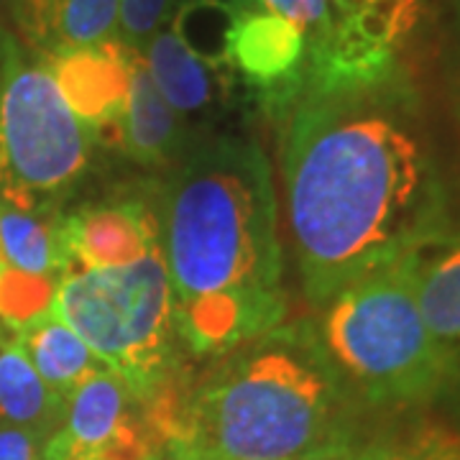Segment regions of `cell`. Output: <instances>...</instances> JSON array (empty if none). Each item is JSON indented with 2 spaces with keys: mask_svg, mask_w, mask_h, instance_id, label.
<instances>
[{
  "mask_svg": "<svg viewBox=\"0 0 460 460\" xmlns=\"http://www.w3.org/2000/svg\"><path fill=\"white\" fill-rule=\"evenodd\" d=\"M59 279L62 277L26 274L0 263V323L16 332L33 317L49 313Z\"/></svg>",
  "mask_w": 460,
  "mask_h": 460,
  "instance_id": "obj_20",
  "label": "cell"
},
{
  "mask_svg": "<svg viewBox=\"0 0 460 460\" xmlns=\"http://www.w3.org/2000/svg\"><path fill=\"white\" fill-rule=\"evenodd\" d=\"M11 335H13V330L5 328V325L0 323V341H5V338H11Z\"/></svg>",
  "mask_w": 460,
  "mask_h": 460,
  "instance_id": "obj_29",
  "label": "cell"
},
{
  "mask_svg": "<svg viewBox=\"0 0 460 460\" xmlns=\"http://www.w3.org/2000/svg\"><path fill=\"white\" fill-rule=\"evenodd\" d=\"M133 57L136 49L120 39H108L41 62L49 66L69 111L100 138L105 131L115 133L123 118L131 93Z\"/></svg>",
  "mask_w": 460,
  "mask_h": 460,
  "instance_id": "obj_10",
  "label": "cell"
},
{
  "mask_svg": "<svg viewBox=\"0 0 460 460\" xmlns=\"http://www.w3.org/2000/svg\"><path fill=\"white\" fill-rule=\"evenodd\" d=\"M279 123L289 235L314 310L447 233L443 181L399 75L302 95Z\"/></svg>",
  "mask_w": 460,
  "mask_h": 460,
  "instance_id": "obj_1",
  "label": "cell"
},
{
  "mask_svg": "<svg viewBox=\"0 0 460 460\" xmlns=\"http://www.w3.org/2000/svg\"><path fill=\"white\" fill-rule=\"evenodd\" d=\"M66 261L83 269H111L141 259L159 243L156 217L141 202H115L62 215Z\"/></svg>",
  "mask_w": 460,
  "mask_h": 460,
  "instance_id": "obj_11",
  "label": "cell"
},
{
  "mask_svg": "<svg viewBox=\"0 0 460 460\" xmlns=\"http://www.w3.org/2000/svg\"><path fill=\"white\" fill-rule=\"evenodd\" d=\"M13 335L0 341V428L33 429L51 438L65 422L66 404L36 374Z\"/></svg>",
  "mask_w": 460,
  "mask_h": 460,
  "instance_id": "obj_18",
  "label": "cell"
},
{
  "mask_svg": "<svg viewBox=\"0 0 460 460\" xmlns=\"http://www.w3.org/2000/svg\"><path fill=\"white\" fill-rule=\"evenodd\" d=\"M381 450H384V438H376V440L356 438V440H348V443H341L296 460H378Z\"/></svg>",
  "mask_w": 460,
  "mask_h": 460,
  "instance_id": "obj_25",
  "label": "cell"
},
{
  "mask_svg": "<svg viewBox=\"0 0 460 460\" xmlns=\"http://www.w3.org/2000/svg\"><path fill=\"white\" fill-rule=\"evenodd\" d=\"M87 460H162L164 443L133 392L100 368L66 399L65 422L51 435Z\"/></svg>",
  "mask_w": 460,
  "mask_h": 460,
  "instance_id": "obj_8",
  "label": "cell"
},
{
  "mask_svg": "<svg viewBox=\"0 0 460 460\" xmlns=\"http://www.w3.org/2000/svg\"><path fill=\"white\" fill-rule=\"evenodd\" d=\"M230 3L238 13H246V11H256V0H226Z\"/></svg>",
  "mask_w": 460,
  "mask_h": 460,
  "instance_id": "obj_28",
  "label": "cell"
},
{
  "mask_svg": "<svg viewBox=\"0 0 460 460\" xmlns=\"http://www.w3.org/2000/svg\"><path fill=\"white\" fill-rule=\"evenodd\" d=\"M120 0H8L18 41L39 59L118 39Z\"/></svg>",
  "mask_w": 460,
  "mask_h": 460,
  "instance_id": "obj_12",
  "label": "cell"
},
{
  "mask_svg": "<svg viewBox=\"0 0 460 460\" xmlns=\"http://www.w3.org/2000/svg\"><path fill=\"white\" fill-rule=\"evenodd\" d=\"M356 3L384 18L396 33V39L402 41L414 29L422 0H356Z\"/></svg>",
  "mask_w": 460,
  "mask_h": 460,
  "instance_id": "obj_24",
  "label": "cell"
},
{
  "mask_svg": "<svg viewBox=\"0 0 460 460\" xmlns=\"http://www.w3.org/2000/svg\"><path fill=\"white\" fill-rule=\"evenodd\" d=\"M49 310L141 404L174 381L181 341L159 243L123 266H66Z\"/></svg>",
  "mask_w": 460,
  "mask_h": 460,
  "instance_id": "obj_5",
  "label": "cell"
},
{
  "mask_svg": "<svg viewBox=\"0 0 460 460\" xmlns=\"http://www.w3.org/2000/svg\"><path fill=\"white\" fill-rule=\"evenodd\" d=\"M49 435L23 428H0V460H47Z\"/></svg>",
  "mask_w": 460,
  "mask_h": 460,
  "instance_id": "obj_23",
  "label": "cell"
},
{
  "mask_svg": "<svg viewBox=\"0 0 460 460\" xmlns=\"http://www.w3.org/2000/svg\"><path fill=\"white\" fill-rule=\"evenodd\" d=\"M154 217L181 345L223 356L284 323L277 192L259 141L213 136L184 148Z\"/></svg>",
  "mask_w": 460,
  "mask_h": 460,
  "instance_id": "obj_2",
  "label": "cell"
},
{
  "mask_svg": "<svg viewBox=\"0 0 460 460\" xmlns=\"http://www.w3.org/2000/svg\"><path fill=\"white\" fill-rule=\"evenodd\" d=\"M238 11L226 0H184L169 26L181 44L213 69L230 66V33Z\"/></svg>",
  "mask_w": 460,
  "mask_h": 460,
  "instance_id": "obj_19",
  "label": "cell"
},
{
  "mask_svg": "<svg viewBox=\"0 0 460 460\" xmlns=\"http://www.w3.org/2000/svg\"><path fill=\"white\" fill-rule=\"evenodd\" d=\"M456 3V11H458V18H460V0H453Z\"/></svg>",
  "mask_w": 460,
  "mask_h": 460,
  "instance_id": "obj_31",
  "label": "cell"
},
{
  "mask_svg": "<svg viewBox=\"0 0 460 460\" xmlns=\"http://www.w3.org/2000/svg\"><path fill=\"white\" fill-rule=\"evenodd\" d=\"M8 8V0H0V11H5Z\"/></svg>",
  "mask_w": 460,
  "mask_h": 460,
  "instance_id": "obj_30",
  "label": "cell"
},
{
  "mask_svg": "<svg viewBox=\"0 0 460 460\" xmlns=\"http://www.w3.org/2000/svg\"><path fill=\"white\" fill-rule=\"evenodd\" d=\"M148 75L181 120L213 108L217 100V69L205 65L181 44V39L164 21L141 49Z\"/></svg>",
  "mask_w": 460,
  "mask_h": 460,
  "instance_id": "obj_15",
  "label": "cell"
},
{
  "mask_svg": "<svg viewBox=\"0 0 460 460\" xmlns=\"http://www.w3.org/2000/svg\"><path fill=\"white\" fill-rule=\"evenodd\" d=\"M256 8L287 18L302 33V95L358 90L399 75L396 33L356 0H256Z\"/></svg>",
  "mask_w": 460,
  "mask_h": 460,
  "instance_id": "obj_7",
  "label": "cell"
},
{
  "mask_svg": "<svg viewBox=\"0 0 460 460\" xmlns=\"http://www.w3.org/2000/svg\"><path fill=\"white\" fill-rule=\"evenodd\" d=\"M47 460H87L72 450H66L65 445H59L54 438H49V445H47Z\"/></svg>",
  "mask_w": 460,
  "mask_h": 460,
  "instance_id": "obj_26",
  "label": "cell"
},
{
  "mask_svg": "<svg viewBox=\"0 0 460 460\" xmlns=\"http://www.w3.org/2000/svg\"><path fill=\"white\" fill-rule=\"evenodd\" d=\"M230 66L256 90L263 111L279 120L302 95L305 39L295 23L263 8L238 13L230 33Z\"/></svg>",
  "mask_w": 460,
  "mask_h": 460,
  "instance_id": "obj_9",
  "label": "cell"
},
{
  "mask_svg": "<svg viewBox=\"0 0 460 460\" xmlns=\"http://www.w3.org/2000/svg\"><path fill=\"white\" fill-rule=\"evenodd\" d=\"M13 338L29 356L36 374L65 404L87 378L105 368L83 338L51 310L18 328Z\"/></svg>",
  "mask_w": 460,
  "mask_h": 460,
  "instance_id": "obj_16",
  "label": "cell"
},
{
  "mask_svg": "<svg viewBox=\"0 0 460 460\" xmlns=\"http://www.w3.org/2000/svg\"><path fill=\"white\" fill-rule=\"evenodd\" d=\"M95 131L69 111L49 66L0 26V199L54 208L84 174Z\"/></svg>",
  "mask_w": 460,
  "mask_h": 460,
  "instance_id": "obj_6",
  "label": "cell"
},
{
  "mask_svg": "<svg viewBox=\"0 0 460 460\" xmlns=\"http://www.w3.org/2000/svg\"><path fill=\"white\" fill-rule=\"evenodd\" d=\"M181 123L184 120L169 108V102L156 90V84L148 75L146 62H144V54L136 51L131 93H128L123 118L115 128V136H118L123 151L136 164H166L184 151Z\"/></svg>",
  "mask_w": 460,
  "mask_h": 460,
  "instance_id": "obj_14",
  "label": "cell"
},
{
  "mask_svg": "<svg viewBox=\"0 0 460 460\" xmlns=\"http://www.w3.org/2000/svg\"><path fill=\"white\" fill-rule=\"evenodd\" d=\"M414 295L453 386L460 381V230L414 251Z\"/></svg>",
  "mask_w": 460,
  "mask_h": 460,
  "instance_id": "obj_13",
  "label": "cell"
},
{
  "mask_svg": "<svg viewBox=\"0 0 460 460\" xmlns=\"http://www.w3.org/2000/svg\"><path fill=\"white\" fill-rule=\"evenodd\" d=\"M172 11V0H120L118 8V39L141 51Z\"/></svg>",
  "mask_w": 460,
  "mask_h": 460,
  "instance_id": "obj_22",
  "label": "cell"
},
{
  "mask_svg": "<svg viewBox=\"0 0 460 460\" xmlns=\"http://www.w3.org/2000/svg\"><path fill=\"white\" fill-rule=\"evenodd\" d=\"M378 460H460V435L445 428H420L399 440H384Z\"/></svg>",
  "mask_w": 460,
  "mask_h": 460,
  "instance_id": "obj_21",
  "label": "cell"
},
{
  "mask_svg": "<svg viewBox=\"0 0 460 460\" xmlns=\"http://www.w3.org/2000/svg\"><path fill=\"white\" fill-rule=\"evenodd\" d=\"M453 105H456V115H458L460 123V62L456 66V72H453Z\"/></svg>",
  "mask_w": 460,
  "mask_h": 460,
  "instance_id": "obj_27",
  "label": "cell"
},
{
  "mask_svg": "<svg viewBox=\"0 0 460 460\" xmlns=\"http://www.w3.org/2000/svg\"><path fill=\"white\" fill-rule=\"evenodd\" d=\"M314 332L345 392L371 407L422 404L450 386L414 295V251L330 296Z\"/></svg>",
  "mask_w": 460,
  "mask_h": 460,
  "instance_id": "obj_4",
  "label": "cell"
},
{
  "mask_svg": "<svg viewBox=\"0 0 460 460\" xmlns=\"http://www.w3.org/2000/svg\"><path fill=\"white\" fill-rule=\"evenodd\" d=\"M0 263L26 274L62 277L69 266L62 215L54 208H18L0 199Z\"/></svg>",
  "mask_w": 460,
  "mask_h": 460,
  "instance_id": "obj_17",
  "label": "cell"
},
{
  "mask_svg": "<svg viewBox=\"0 0 460 460\" xmlns=\"http://www.w3.org/2000/svg\"><path fill=\"white\" fill-rule=\"evenodd\" d=\"M181 399L166 460H296L356 440L353 396L323 353L314 323H281L215 356Z\"/></svg>",
  "mask_w": 460,
  "mask_h": 460,
  "instance_id": "obj_3",
  "label": "cell"
}]
</instances>
